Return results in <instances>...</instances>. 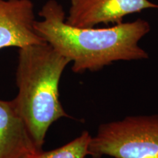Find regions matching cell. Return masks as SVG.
<instances>
[{
  "instance_id": "1",
  "label": "cell",
  "mask_w": 158,
  "mask_h": 158,
  "mask_svg": "<svg viewBox=\"0 0 158 158\" xmlns=\"http://www.w3.org/2000/svg\"><path fill=\"white\" fill-rule=\"evenodd\" d=\"M35 21L40 36L57 52L73 62L75 73L97 72L118 61L143 60L149 54L139 45L151 30L149 23L138 19L106 28L77 27L66 22L62 6L48 0Z\"/></svg>"
},
{
  "instance_id": "2",
  "label": "cell",
  "mask_w": 158,
  "mask_h": 158,
  "mask_svg": "<svg viewBox=\"0 0 158 158\" xmlns=\"http://www.w3.org/2000/svg\"><path fill=\"white\" fill-rule=\"evenodd\" d=\"M70 63L47 43L19 50L18 94L13 101L40 150L51 124L70 117L61 104L59 92L61 77Z\"/></svg>"
},
{
  "instance_id": "7",
  "label": "cell",
  "mask_w": 158,
  "mask_h": 158,
  "mask_svg": "<svg viewBox=\"0 0 158 158\" xmlns=\"http://www.w3.org/2000/svg\"><path fill=\"white\" fill-rule=\"evenodd\" d=\"M88 131H84L78 137L65 145L48 152L41 151L31 158H86L91 139Z\"/></svg>"
},
{
  "instance_id": "6",
  "label": "cell",
  "mask_w": 158,
  "mask_h": 158,
  "mask_svg": "<svg viewBox=\"0 0 158 158\" xmlns=\"http://www.w3.org/2000/svg\"><path fill=\"white\" fill-rule=\"evenodd\" d=\"M41 151L13 100H0V158H31Z\"/></svg>"
},
{
  "instance_id": "4",
  "label": "cell",
  "mask_w": 158,
  "mask_h": 158,
  "mask_svg": "<svg viewBox=\"0 0 158 158\" xmlns=\"http://www.w3.org/2000/svg\"><path fill=\"white\" fill-rule=\"evenodd\" d=\"M69 24L77 27H95L99 24H118L127 15L144 10L158 9L149 0H70Z\"/></svg>"
},
{
  "instance_id": "5",
  "label": "cell",
  "mask_w": 158,
  "mask_h": 158,
  "mask_svg": "<svg viewBox=\"0 0 158 158\" xmlns=\"http://www.w3.org/2000/svg\"><path fill=\"white\" fill-rule=\"evenodd\" d=\"M31 0H0V49L46 43L35 29Z\"/></svg>"
},
{
  "instance_id": "3",
  "label": "cell",
  "mask_w": 158,
  "mask_h": 158,
  "mask_svg": "<svg viewBox=\"0 0 158 158\" xmlns=\"http://www.w3.org/2000/svg\"><path fill=\"white\" fill-rule=\"evenodd\" d=\"M93 158H158V115L127 116L100 124L91 136Z\"/></svg>"
}]
</instances>
